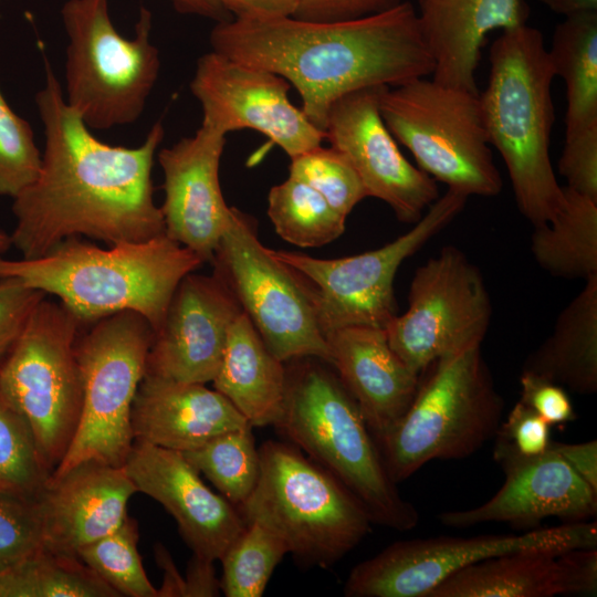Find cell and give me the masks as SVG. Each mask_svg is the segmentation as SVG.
<instances>
[{"label":"cell","instance_id":"cell-41","mask_svg":"<svg viewBox=\"0 0 597 597\" xmlns=\"http://www.w3.org/2000/svg\"><path fill=\"white\" fill-rule=\"evenodd\" d=\"M495 442L523 457H534L549 449L551 426L526 405L517 401L500 423Z\"/></svg>","mask_w":597,"mask_h":597},{"label":"cell","instance_id":"cell-4","mask_svg":"<svg viewBox=\"0 0 597 597\" xmlns=\"http://www.w3.org/2000/svg\"><path fill=\"white\" fill-rule=\"evenodd\" d=\"M489 60L479 93L489 143L505 164L520 212L533 226L546 223L561 211L564 189L549 153L555 74L543 33L527 24L502 31Z\"/></svg>","mask_w":597,"mask_h":597},{"label":"cell","instance_id":"cell-25","mask_svg":"<svg viewBox=\"0 0 597 597\" xmlns=\"http://www.w3.org/2000/svg\"><path fill=\"white\" fill-rule=\"evenodd\" d=\"M130 426L134 442L178 452L196 449L223 432L252 427L216 389L151 375H144L139 383Z\"/></svg>","mask_w":597,"mask_h":597},{"label":"cell","instance_id":"cell-27","mask_svg":"<svg viewBox=\"0 0 597 597\" xmlns=\"http://www.w3.org/2000/svg\"><path fill=\"white\" fill-rule=\"evenodd\" d=\"M212 383L252 427L274 426L279 419L286 389V366L269 350L243 312L229 327Z\"/></svg>","mask_w":597,"mask_h":597},{"label":"cell","instance_id":"cell-8","mask_svg":"<svg viewBox=\"0 0 597 597\" xmlns=\"http://www.w3.org/2000/svg\"><path fill=\"white\" fill-rule=\"evenodd\" d=\"M61 18L67 35L66 103L90 129L136 122L160 70L159 51L150 41L151 12L140 8L133 38L116 30L108 0H67Z\"/></svg>","mask_w":597,"mask_h":597},{"label":"cell","instance_id":"cell-19","mask_svg":"<svg viewBox=\"0 0 597 597\" xmlns=\"http://www.w3.org/2000/svg\"><path fill=\"white\" fill-rule=\"evenodd\" d=\"M241 312L232 292L214 273L187 274L153 334L145 375L181 383L212 381L229 327Z\"/></svg>","mask_w":597,"mask_h":597},{"label":"cell","instance_id":"cell-13","mask_svg":"<svg viewBox=\"0 0 597 597\" xmlns=\"http://www.w3.org/2000/svg\"><path fill=\"white\" fill-rule=\"evenodd\" d=\"M467 200V196L447 189L408 232L356 255L318 259L297 252H272L310 283L325 336L350 326L385 328L397 315L394 280L399 266L446 228L463 210Z\"/></svg>","mask_w":597,"mask_h":597},{"label":"cell","instance_id":"cell-44","mask_svg":"<svg viewBox=\"0 0 597 597\" xmlns=\"http://www.w3.org/2000/svg\"><path fill=\"white\" fill-rule=\"evenodd\" d=\"M302 0H220L226 11L239 20H272L294 17Z\"/></svg>","mask_w":597,"mask_h":597},{"label":"cell","instance_id":"cell-48","mask_svg":"<svg viewBox=\"0 0 597 597\" xmlns=\"http://www.w3.org/2000/svg\"><path fill=\"white\" fill-rule=\"evenodd\" d=\"M156 557L159 566L164 569V582L158 589V597L185 596V579L180 576L170 555L165 547H156Z\"/></svg>","mask_w":597,"mask_h":597},{"label":"cell","instance_id":"cell-15","mask_svg":"<svg viewBox=\"0 0 597 597\" xmlns=\"http://www.w3.org/2000/svg\"><path fill=\"white\" fill-rule=\"evenodd\" d=\"M597 547L596 522L528 531L520 535L438 536L398 541L357 564L343 593L347 597H428L458 570L499 555Z\"/></svg>","mask_w":597,"mask_h":597},{"label":"cell","instance_id":"cell-31","mask_svg":"<svg viewBox=\"0 0 597 597\" xmlns=\"http://www.w3.org/2000/svg\"><path fill=\"white\" fill-rule=\"evenodd\" d=\"M77 556L41 547L0 574V597H118Z\"/></svg>","mask_w":597,"mask_h":597},{"label":"cell","instance_id":"cell-5","mask_svg":"<svg viewBox=\"0 0 597 597\" xmlns=\"http://www.w3.org/2000/svg\"><path fill=\"white\" fill-rule=\"evenodd\" d=\"M285 366L284 402L274 427L337 479L374 524L399 532L416 527L417 509L390 479L358 405L332 366L315 357Z\"/></svg>","mask_w":597,"mask_h":597},{"label":"cell","instance_id":"cell-26","mask_svg":"<svg viewBox=\"0 0 597 597\" xmlns=\"http://www.w3.org/2000/svg\"><path fill=\"white\" fill-rule=\"evenodd\" d=\"M422 38L433 59L432 78L479 93L475 73L488 35L527 24L526 0H417Z\"/></svg>","mask_w":597,"mask_h":597},{"label":"cell","instance_id":"cell-47","mask_svg":"<svg viewBox=\"0 0 597 597\" xmlns=\"http://www.w3.org/2000/svg\"><path fill=\"white\" fill-rule=\"evenodd\" d=\"M175 10L182 14L198 15L216 23L232 19L220 0H168Z\"/></svg>","mask_w":597,"mask_h":597},{"label":"cell","instance_id":"cell-45","mask_svg":"<svg viewBox=\"0 0 597 597\" xmlns=\"http://www.w3.org/2000/svg\"><path fill=\"white\" fill-rule=\"evenodd\" d=\"M552 447L570 468L597 491V441L564 443L552 441Z\"/></svg>","mask_w":597,"mask_h":597},{"label":"cell","instance_id":"cell-24","mask_svg":"<svg viewBox=\"0 0 597 597\" xmlns=\"http://www.w3.org/2000/svg\"><path fill=\"white\" fill-rule=\"evenodd\" d=\"M325 337L328 364L358 405L377 442L409 408L420 375L392 350L385 328L343 327Z\"/></svg>","mask_w":597,"mask_h":597},{"label":"cell","instance_id":"cell-12","mask_svg":"<svg viewBox=\"0 0 597 597\" xmlns=\"http://www.w3.org/2000/svg\"><path fill=\"white\" fill-rule=\"evenodd\" d=\"M210 263L277 359L329 363L310 283L260 242L254 218L231 207Z\"/></svg>","mask_w":597,"mask_h":597},{"label":"cell","instance_id":"cell-35","mask_svg":"<svg viewBox=\"0 0 597 597\" xmlns=\"http://www.w3.org/2000/svg\"><path fill=\"white\" fill-rule=\"evenodd\" d=\"M138 523L126 515L112 533L84 546L77 557L119 596L158 597L138 553Z\"/></svg>","mask_w":597,"mask_h":597},{"label":"cell","instance_id":"cell-28","mask_svg":"<svg viewBox=\"0 0 597 597\" xmlns=\"http://www.w3.org/2000/svg\"><path fill=\"white\" fill-rule=\"evenodd\" d=\"M579 395L597 391V275L561 311L551 335L525 359L522 371Z\"/></svg>","mask_w":597,"mask_h":597},{"label":"cell","instance_id":"cell-39","mask_svg":"<svg viewBox=\"0 0 597 597\" xmlns=\"http://www.w3.org/2000/svg\"><path fill=\"white\" fill-rule=\"evenodd\" d=\"M42 544L38 498L0 491V574L35 553Z\"/></svg>","mask_w":597,"mask_h":597},{"label":"cell","instance_id":"cell-17","mask_svg":"<svg viewBox=\"0 0 597 597\" xmlns=\"http://www.w3.org/2000/svg\"><path fill=\"white\" fill-rule=\"evenodd\" d=\"M384 86L348 93L333 103L325 139L358 174L367 197L387 203L396 218L416 223L439 198L437 181L407 160L378 106Z\"/></svg>","mask_w":597,"mask_h":597},{"label":"cell","instance_id":"cell-7","mask_svg":"<svg viewBox=\"0 0 597 597\" xmlns=\"http://www.w3.org/2000/svg\"><path fill=\"white\" fill-rule=\"evenodd\" d=\"M260 476L238 509L285 543L305 567L327 568L353 551L373 524L360 502L331 473L293 444L265 441Z\"/></svg>","mask_w":597,"mask_h":597},{"label":"cell","instance_id":"cell-36","mask_svg":"<svg viewBox=\"0 0 597 597\" xmlns=\"http://www.w3.org/2000/svg\"><path fill=\"white\" fill-rule=\"evenodd\" d=\"M51 474L28 421L0 395V491L38 498Z\"/></svg>","mask_w":597,"mask_h":597},{"label":"cell","instance_id":"cell-3","mask_svg":"<svg viewBox=\"0 0 597 597\" xmlns=\"http://www.w3.org/2000/svg\"><path fill=\"white\" fill-rule=\"evenodd\" d=\"M203 263L166 233L108 249L75 237L35 259L0 255V279L15 277L56 296L83 324L133 311L143 315L155 332L179 282Z\"/></svg>","mask_w":597,"mask_h":597},{"label":"cell","instance_id":"cell-2","mask_svg":"<svg viewBox=\"0 0 597 597\" xmlns=\"http://www.w3.org/2000/svg\"><path fill=\"white\" fill-rule=\"evenodd\" d=\"M211 51L274 72L300 94L302 111L324 132L333 103L373 86L395 87L432 75L433 59L415 6L370 17L315 22L294 17L229 19L210 32Z\"/></svg>","mask_w":597,"mask_h":597},{"label":"cell","instance_id":"cell-42","mask_svg":"<svg viewBox=\"0 0 597 597\" xmlns=\"http://www.w3.org/2000/svg\"><path fill=\"white\" fill-rule=\"evenodd\" d=\"M520 386L519 401L534 410L549 426L575 420L576 412L564 387L526 373H521Z\"/></svg>","mask_w":597,"mask_h":597},{"label":"cell","instance_id":"cell-50","mask_svg":"<svg viewBox=\"0 0 597 597\" xmlns=\"http://www.w3.org/2000/svg\"><path fill=\"white\" fill-rule=\"evenodd\" d=\"M11 244V238L6 232L0 231V255L6 252Z\"/></svg>","mask_w":597,"mask_h":597},{"label":"cell","instance_id":"cell-14","mask_svg":"<svg viewBox=\"0 0 597 597\" xmlns=\"http://www.w3.org/2000/svg\"><path fill=\"white\" fill-rule=\"evenodd\" d=\"M491 316V298L479 268L460 249L447 245L417 268L408 308L385 332L392 350L420 375L446 355L481 345Z\"/></svg>","mask_w":597,"mask_h":597},{"label":"cell","instance_id":"cell-32","mask_svg":"<svg viewBox=\"0 0 597 597\" xmlns=\"http://www.w3.org/2000/svg\"><path fill=\"white\" fill-rule=\"evenodd\" d=\"M268 216L275 232L301 248H318L339 238L346 217L302 180L287 177L268 195Z\"/></svg>","mask_w":597,"mask_h":597},{"label":"cell","instance_id":"cell-30","mask_svg":"<svg viewBox=\"0 0 597 597\" xmlns=\"http://www.w3.org/2000/svg\"><path fill=\"white\" fill-rule=\"evenodd\" d=\"M561 211L534 226L531 251L537 265L555 277L597 275V201L568 187Z\"/></svg>","mask_w":597,"mask_h":597},{"label":"cell","instance_id":"cell-20","mask_svg":"<svg viewBox=\"0 0 597 597\" xmlns=\"http://www.w3.org/2000/svg\"><path fill=\"white\" fill-rule=\"evenodd\" d=\"M123 467L137 492L175 519L193 555L220 561L245 530L239 510L210 490L181 452L134 442Z\"/></svg>","mask_w":597,"mask_h":597},{"label":"cell","instance_id":"cell-49","mask_svg":"<svg viewBox=\"0 0 597 597\" xmlns=\"http://www.w3.org/2000/svg\"><path fill=\"white\" fill-rule=\"evenodd\" d=\"M552 12L564 18L597 11V0H537Z\"/></svg>","mask_w":597,"mask_h":597},{"label":"cell","instance_id":"cell-9","mask_svg":"<svg viewBox=\"0 0 597 597\" xmlns=\"http://www.w3.org/2000/svg\"><path fill=\"white\" fill-rule=\"evenodd\" d=\"M378 106L395 139L436 181L468 198L501 192L479 93L419 77L381 87Z\"/></svg>","mask_w":597,"mask_h":597},{"label":"cell","instance_id":"cell-37","mask_svg":"<svg viewBox=\"0 0 597 597\" xmlns=\"http://www.w3.org/2000/svg\"><path fill=\"white\" fill-rule=\"evenodd\" d=\"M290 160L289 176L311 186L346 218L358 202L367 198L349 160L332 146L318 145Z\"/></svg>","mask_w":597,"mask_h":597},{"label":"cell","instance_id":"cell-40","mask_svg":"<svg viewBox=\"0 0 597 597\" xmlns=\"http://www.w3.org/2000/svg\"><path fill=\"white\" fill-rule=\"evenodd\" d=\"M45 296L15 277L0 279V365Z\"/></svg>","mask_w":597,"mask_h":597},{"label":"cell","instance_id":"cell-46","mask_svg":"<svg viewBox=\"0 0 597 597\" xmlns=\"http://www.w3.org/2000/svg\"><path fill=\"white\" fill-rule=\"evenodd\" d=\"M212 561L192 554L185 579L186 597H213L220 595V580L216 577Z\"/></svg>","mask_w":597,"mask_h":597},{"label":"cell","instance_id":"cell-43","mask_svg":"<svg viewBox=\"0 0 597 597\" xmlns=\"http://www.w3.org/2000/svg\"><path fill=\"white\" fill-rule=\"evenodd\" d=\"M405 0H302L294 18L315 22H339L389 11Z\"/></svg>","mask_w":597,"mask_h":597},{"label":"cell","instance_id":"cell-21","mask_svg":"<svg viewBox=\"0 0 597 597\" xmlns=\"http://www.w3.org/2000/svg\"><path fill=\"white\" fill-rule=\"evenodd\" d=\"M224 145L226 135L200 125L192 136L157 154L164 176L165 233L205 263L211 261L231 217L219 178Z\"/></svg>","mask_w":597,"mask_h":597},{"label":"cell","instance_id":"cell-23","mask_svg":"<svg viewBox=\"0 0 597 597\" xmlns=\"http://www.w3.org/2000/svg\"><path fill=\"white\" fill-rule=\"evenodd\" d=\"M597 549L513 552L469 565L449 576L428 597L595 596Z\"/></svg>","mask_w":597,"mask_h":597},{"label":"cell","instance_id":"cell-38","mask_svg":"<svg viewBox=\"0 0 597 597\" xmlns=\"http://www.w3.org/2000/svg\"><path fill=\"white\" fill-rule=\"evenodd\" d=\"M42 163L31 125L0 90V196L17 197L38 177Z\"/></svg>","mask_w":597,"mask_h":597},{"label":"cell","instance_id":"cell-1","mask_svg":"<svg viewBox=\"0 0 597 597\" xmlns=\"http://www.w3.org/2000/svg\"><path fill=\"white\" fill-rule=\"evenodd\" d=\"M44 63V86L35 95L44 150L36 179L13 198L12 247L22 259H35L69 238L113 245L165 233L151 181L165 136L161 121L137 147L101 142L66 103L46 59Z\"/></svg>","mask_w":597,"mask_h":597},{"label":"cell","instance_id":"cell-10","mask_svg":"<svg viewBox=\"0 0 597 597\" xmlns=\"http://www.w3.org/2000/svg\"><path fill=\"white\" fill-rule=\"evenodd\" d=\"M84 324L43 298L0 365V395L28 421L53 472L75 434L83 405L76 343Z\"/></svg>","mask_w":597,"mask_h":597},{"label":"cell","instance_id":"cell-18","mask_svg":"<svg viewBox=\"0 0 597 597\" xmlns=\"http://www.w3.org/2000/svg\"><path fill=\"white\" fill-rule=\"evenodd\" d=\"M493 457L505 475L499 491L479 506L440 513L441 524L469 527L502 522L533 527L547 517L576 523L596 515L597 491L570 468L552 443L544 453L523 457L495 442Z\"/></svg>","mask_w":597,"mask_h":597},{"label":"cell","instance_id":"cell-16","mask_svg":"<svg viewBox=\"0 0 597 597\" xmlns=\"http://www.w3.org/2000/svg\"><path fill=\"white\" fill-rule=\"evenodd\" d=\"M189 87L201 106V125L223 135L256 130L290 158L325 139V133L290 101L291 84L274 72L210 51L198 59Z\"/></svg>","mask_w":597,"mask_h":597},{"label":"cell","instance_id":"cell-33","mask_svg":"<svg viewBox=\"0 0 597 597\" xmlns=\"http://www.w3.org/2000/svg\"><path fill=\"white\" fill-rule=\"evenodd\" d=\"M181 453L237 509L248 500L258 483L260 452L252 427L223 432Z\"/></svg>","mask_w":597,"mask_h":597},{"label":"cell","instance_id":"cell-22","mask_svg":"<svg viewBox=\"0 0 597 597\" xmlns=\"http://www.w3.org/2000/svg\"><path fill=\"white\" fill-rule=\"evenodd\" d=\"M137 490L124 467L84 461L60 475H51L38 496L42 547L77 556L84 546L112 533L127 515Z\"/></svg>","mask_w":597,"mask_h":597},{"label":"cell","instance_id":"cell-11","mask_svg":"<svg viewBox=\"0 0 597 597\" xmlns=\"http://www.w3.org/2000/svg\"><path fill=\"white\" fill-rule=\"evenodd\" d=\"M153 328L139 313L123 311L80 333L76 355L83 405L72 442L51 475L84 461L123 467L134 443L133 401L146 371Z\"/></svg>","mask_w":597,"mask_h":597},{"label":"cell","instance_id":"cell-29","mask_svg":"<svg viewBox=\"0 0 597 597\" xmlns=\"http://www.w3.org/2000/svg\"><path fill=\"white\" fill-rule=\"evenodd\" d=\"M547 51L566 88L565 138L597 133V11L564 18Z\"/></svg>","mask_w":597,"mask_h":597},{"label":"cell","instance_id":"cell-6","mask_svg":"<svg viewBox=\"0 0 597 597\" xmlns=\"http://www.w3.org/2000/svg\"><path fill=\"white\" fill-rule=\"evenodd\" d=\"M504 400L481 353L472 345L433 362L420 374L416 395L376 443L399 483L432 460H459L495 436Z\"/></svg>","mask_w":597,"mask_h":597},{"label":"cell","instance_id":"cell-34","mask_svg":"<svg viewBox=\"0 0 597 597\" xmlns=\"http://www.w3.org/2000/svg\"><path fill=\"white\" fill-rule=\"evenodd\" d=\"M289 554L283 540L268 527L247 523L220 562V588L227 597H260L279 563Z\"/></svg>","mask_w":597,"mask_h":597}]
</instances>
